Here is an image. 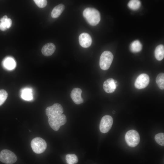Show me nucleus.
Masks as SVG:
<instances>
[{
    "label": "nucleus",
    "instance_id": "obj_1",
    "mask_svg": "<svg viewBox=\"0 0 164 164\" xmlns=\"http://www.w3.org/2000/svg\"><path fill=\"white\" fill-rule=\"evenodd\" d=\"M83 14L87 22L91 26H96L100 21V14L97 10L94 8H86L83 11Z\"/></svg>",
    "mask_w": 164,
    "mask_h": 164
},
{
    "label": "nucleus",
    "instance_id": "obj_2",
    "mask_svg": "<svg viewBox=\"0 0 164 164\" xmlns=\"http://www.w3.org/2000/svg\"><path fill=\"white\" fill-rule=\"evenodd\" d=\"M113 55L110 51H105L101 54L99 61L100 66L101 69L104 70L108 69L113 59Z\"/></svg>",
    "mask_w": 164,
    "mask_h": 164
},
{
    "label": "nucleus",
    "instance_id": "obj_3",
    "mask_svg": "<svg viewBox=\"0 0 164 164\" xmlns=\"http://www.w3.org/2000/svg\"><path fill=\"white\" fill-rule=\"evenodd\" d=\"M31 146L33 151L37 154H40L45 151L47 147L46 141L40 137H36L32 139Z\"/></svg>",
    "mask_w": 164,
    "mask_h": 164
},
{
    "label": "nucleus",
    "instance_id": "obj_4",
    "mask_svg": "<svg viewBox=\"0 0 164 164\" xmlns=\"http://www.w3.org/2000/svg\"><path fill=\"white\" fill-rule=\"evenodd\" d=\"M48 122L52 128L57 131L66 123L67 118L65 115L62 114L54 117H48Z\"/></svg>",
    "mask_w": 164,
    "mask_h": 164
},
{
    "label": "nucleus",
    "instance_id": "obj_5",
    "mask_svg": "<svg viewBox=\"0 0 164 164\" xmlns=\"http://www.w3.org/2000/svg\"><path fill=\"white\" fill-rule=\"evenodd\" d=\"M125 139L129 146L133 147L139 144L140 137L137 131L134 130H131L128 131L126 133Z\"/></svg>",
    "mask_w": 164,
    "mask_h": 164
},
{
    "label": "nucleus",
    "instance_id": "obj_6",
    "mask_svg": "<svg viewBox=\"0 0 164 164\" xmlns=\"http://www.w3.org/2000/svg\"><path fill=\"white\" fill-rule=\"evenodd\" d=\"M17 158L15 154L8 149H4L0 152V161L6 164H12L17 161Z\"/></svg>",
    "mask_w": 164,
    "mask_h": 164
},
{
    "label": "nucleus",
    "instance_id": "obj_7",
    "mask_svg": "<svg viewBox=\"0 0 164 164\" xmlns=\"http://www.w3.org/2000/svg\"><path fill=\"white\" fill-rule=\"evenodd\" d=\"M63 110L62 105L58 103L47 107L46 109V115L48 117H54L62 114Z\"/></svg>",
    "mask_w": 164,
    "mask_h": 164
},
{
    "label": "nucleus",
    "instance_id": "obj_8",
    "mask_svg": "<svg viewBox=\"0 0 164 164\" xmlns=\"http://www.w3.org/2000/svg\"><path fill=\"white\" fill-rule=\"evenodd\" d=\"M113 123V119L111 116L107 115L104 116L102 118L100 124V131L104 133L108 132L111 128Z\"/></svg>",
    "mask_w": 164,
    "mask_h": 164
},
{
    "label": "nucleus",
    "instance_id": "obj_9",
    "mask_svg": "<svg viewBox=\"0 0 164 164\" xmlns=\"http://www.w3.org/2000/svg\"><path fill=\"white\" fill-rule=\"evenodd\" d=\"M149 80V77L147 74H140L136 79L135 86V87L138 89L144 88L148 85Z\"/></svg>",
    "mask_w": 164,
    "mask_h": 164
},
{
    "label": "nucleus",
    "instance_id": "obj_10",
    "mask_svg": "<svg viewBox=\"0 0 164 164\" xmlns=\"http://www.w3.org/2000/svg\"><path fill=\"white\" fill-rule=\"evenodd\" d=\"M79 41L80 45L82 47L87 48L91 44L92 39L90 35L87 33L81 34L79 37Z\"/></svg>",
    "mask_w": 164,
    "mask_h": 164
},
{
    "label": "nucleus",
    "instance_id": "obj_11",
    "mask_svg": "<svg viewBox=\"0 0 164 164\" xmlns=\"http://www.w3.org/2000/svg\"><path fill=\"white\" fill-rule=\"evenodd\" d=\"M82 92L81 90L79 88H74L71 92V97L73 101L76 104H80L84 101L81 97Z\"/></svg>",
    "mask_w": 164,
    "mask_h": 164
},
{
    "label": "nucleus",
    "instance_id": "obj_12",
    "mask_svg": "<svg viewBox=\"0 0 164 164\" xmlns=\"http://www.w3.org/2000/svg\"><path fill=\"white\" fill-rule=\"evenodd\" d=\"M116 82L112 78L106 80L104 81L103 84L104 91L108 93L113 92L116 89Z\"/></svg>",
    "mask_w": 164,
    "mask_h": 164
},
{
    "label": "nucleus",
    "instance_id": "obj_13",
    "mask_svg": "<svg viewBox=\"0 0 164 164\" xmlns=\"http://www.w3.org/2000/svg\"><path fill=\"white\" fill-rule=\"evenodd\" d=\"M56 50L55 45L53 43H50L45 44L42 48V53L46 56L52 55L54 52Z\"/></svg>",
    "mask_w": 164,
    "mask_h": 164
},
{
    "label": "nucleus",
    "instance_id": "obj_14",
    "mask_svg": "<svg viewBox=\"0 0 164 164\" xmlns=\"http://www.w3.org/2000/svg\"><path fill=\"white\" fill-rule=\"evenodd\" d=\"M0 29L5 31L7 29L9 28L11 26L12 21L10 18H8L6 15L4 16L0 19Z\"/></svg>",
    "mask_w": 164,
    "mask_h": 164
},
{
    "label": "nucleus",
    "instance_id": "obj_15",
    "mask_svg": "<svg viewBox=\"0 0 164 164\" xmlns=\"http://www.w3.org/2000/svg\"><path fill=\"white\" fill-rule=\"evenodd\" d=\"M2 64L4 67L8 70H12L16 66V63L12 57H7L3 60Z\"/></svg>",
    "mask_w": 164,
    "mask_h": 164
},
{
    "label": "nucleus",
    "instance_id": "obj_16",
    "mask_svg": "<svg viewBox=\"0 0 164 164\" xmlns=\"http://www.w3.org/2000/svg\"><path fill=\"white\" fill-rule=\"evenodd\" d=\"M65 9V6L62 4H60L56 6L51 12V16L53 18L59 17Z\"/></svg>",
    "mask_w": 164,
    "mask_h": 164
},
{
    "label": "nucleus",
    "instance_id": "obj_17",
    "mask_svg": "<svg viewBox=\"0 0 164 164\" xmlns=\"http://www.w3.org/2000/svg\"><path fill=\"white\" fill-rule=\"evenodd\" d=\"M155 58L159 61L162 60L164 57V47L162 45L157 46L155 51Z\"/></svg>",
    "mask_w": 164,
    "mask_h": 164
},
{
    "label": "nucleus",
    "instance_id": "obj_18",
    "mask_svg": "<svg viewBox=\"0 0 164 164\" xmlns=\"http://www.w3.org/2000/svg\"><path fill=\"white\" fill-rule=\"evenodd\" d=\"M142 48V44L138 40L133 41L130 46V49L131 51L133 53H137L140 51Z\"/></svg>",
    "mask_w": 164,
    "mask_h": 164
},
{
    "label": "nucleus",
    "instance_id": "obj_19",
    "mask_svg": "<svg viewBox=\"0 0 164 164\" xmlns=\"http://www.w3.org/2000/svg\"><path fill=\"white\" fill-rule=\"evenodd\" d=\"M21 95L23 99L26 100H31L33 98L32 90L29 88L23 89L21 92Z\"/></svg>",
    "mask_w": 164,
    "mask_h": 164
},
{
    "label": "nucleus",
    "instance_id": "obj_20",
    "mask_svg": "<svg viewBox=\"0 0 164 164\" xmlns=\"http://www.w3.org/2000/svg\"><path fill=\"white\" fill-rule=\"evenodd\" d=\"M156 82L159 87L161 90L164 89V74L160 73L157 76L156 79Z\"/></svg>",
    "mask_w": 164,
    "mask_h": 164
},
{
    "label": "nucleus",
    "instance_id": "obj_21",
    "mask_svg": "<svg viewBox=\"0 0 164 164\" xmlns=\"http://www.w3.org/2000/svg\"><path fill=\"white\" fill-rule=\"evenodd\" d=\"M66 159L68 164H76L78 161L77 156L74 154H68L66 155Z\"/></svg>",
    "mask_w": 164,
    "mask_h": 164
},
{
    "label": "nucleus",
    "instance_id": "obj_22",
    "mask_svg": "<svg viewBox=\"0 0 164 164\" xmlns=\"http://www.w3.org/2000/svg\"><path fill=\"white\" fill-rule=\"evenodd\" d=\"M141 5V2L138 0H130L128 4V7L133 10L138 9L140 7Z\"/></svg>",
    "mask_w": 164,
    "mask_h": 164
},
{
    "label": "nucleus",
    "instance_id": "obj_23",
    "mask_svg": "<svg viewBox=\"0 0 164 164\" xmlns=\"http://www.w3.org/2000/svg\"><path fill=\"white\" fill-rule=\"evenodd\" d=\"M155 139L156 142L160 145H164V134L160 133L156 134L155 137Z\"/></svg>",
    "mask_w": 164,
    "mask_h": 164
},
{
    "label": "nucleus",
    "instance_id": "obj_24",
    "mask_svg": "<svg viewBox=\"0 0 164 164\" xmlns=\"http://www.w3.org/2000/svg\"><path fill=\"white\" fill-rule=\"evenodd\" d=\"M8 94L4 90H0V106L5 102L8 97Z\"/></svg>",
    "mask_w": 164,
    "mask_h": 164
},
{
    "label": "nucleus",
    "instance_id": "obj_25",
    "mask_svg": "<svg viewBox=\"0 0 164 164\" xmlns=\"http://www.w3.org/2000/svg\"><path fill=\"white\" fill-rule=\"evenodd\" d=\"M36 5L40 8L45 7L47 5V1L46 0H34Z\"/></svg>",
    "mask_w": 164,
    "mask_h": 164
},
{
    "label": "nucleus",
    "instance_id": "obj_26",
    "mask_svg": "<svg viewBox=\"0 0 164 164\" xmlns=\"http://www.w3.org/2000/svg\"><path fill=\"white\" fill-rule=\"evenodd\" d=\"M112 112H113V114H114L115 113V111H113Z\"/></svg>",
    "mask_w": 164,
    "mask_h": 164
},
{
    "label": "nucleus",
    "instance_id": "obj_27",
    "mask_svg": "<svg viewBox=\"0 0 164 164\" xmlns=\"http://www.w3.org/2000/svg\"></svg>",
    "mask_w": 164,
    "mask_h": 164
}]
</instances>
